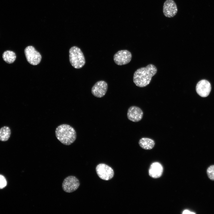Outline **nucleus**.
I'll list each match as a JSON object with an SVG mask.
<instances>
[{
  "mask_svg": "<svg viewBox=\"0 0 214 214\" xmlns=\"http://www.w3.org/2000/svg\"><path fill=\"white\" fill-rule=\"evenodd\" d=\"M157 71L156 67L152 64L139 68L134 73L133 82L138 87H145L150 83L152 77L156 74Z\"/></svg>",
  "mask_w": 214,
  "mask_h": 214,
  "instance_id": "nucleus-1",
  "label": "nucleus"
},
{
  "mask_svg": "<svg viewBox=\"0 0 214 214\" xmlns=\"http://www.w3.org/2000/svg\"><path fill=\"white\" fill-rule=\"evenodd\" d=\"M57 139L62 144L69 145L76 139V133L74 129L69 125L63 124L58 126L55 130Z\"/></svg>",
  "mask_w": 214,
  "mask_h": 214,
  "instance_id": "nucleus-2",
  "label": "nucleus"
},
{
  "mask_svg": "<svg viewBox=\"0 0 214 214\" xmlns=\"http://www.w3.org/2000/svg\"><path fill=\"white\" fill-rule=\"evenodd\" d=\"M69 60L71 65L75 68H82L85 64V58L81 49L74 46L70 49Z\"/></svg>",
  "mask_w": 214,
  "mask_h": 214,
  "instance_id": "nucleus-3",
  "label": "nucleus"
},
{
  "mask_svg": "<svg viewBox=\"0 0 214 214\" xmlns=\"http://www.w3.org/2000/svg\"><path fill=\"white\" fill-rule=\"evenodd\" d=\"M24 52L26 60L29 63L34 65L40 63L42 58L41 56L34 47L32 46L27 47Z\"/></svg>",
  "mask_w": 214,
  "mask_h": 214,
  "instance_id": "nucleus-4",
  "label": "nucleus"
},
{
  "mask_svg": "<svg viewBox=\"0 0 214 214\" xmlns=\"http://www.w3.org/2000/svg\"><path fill=\"white\" fill-rule=\"evenodd\" d=\"M80 185V182L77 178L74 176H70L64 179L62 187L64 192L70 193L76 190Z\"/></svg>",
  "mask_w": 214,
  "mask_h": 214,
  "instance_id": "nucleus-5",
  "label": "nucleus"
},
{
  "mask_svg": "<svg viewBox=\"0 0 214 214\" xmlns=\"http://www.w3.org/2000/svg\"><path fill=\"white\" fill-rule=\"evenodd\" d=\"M96 170L99 177L105 180L111 179L114 175L113 169L104 163H100L98 165L96 168Z\"/></svg>",
  "mask_w": 214,
  "mask_h": 214,
  "instance_id": "nucleus-6",
  "label": "nucleus"
},
{
  "mask_svg": "<svg viewBox=\"0 0 214 214\" xmlns=\"http://www.w3.org/2000/svg\"><path fill=\"white\" fill-rule=\"evenodd\" d=\"M132 54L129 51L121 50L118 51L114 56L113 59L115 63L119 65L127 64L131 60Z\"/></svg>",
  "mask_w": 214,
  "mask_h": 214,
  "instance_id": "nucleus-7",
  "label": "nucleus"
},
{
  "mask_svg": "<svg viewBox=\"0 0 214 214\" xmlns=\"http://www.w3.org/2000/svg\"><path fill=\"white\" fill-rule=\"evenodd\" d=\"M108 89V84L104 81L96 82L92 87L91 92L95 97L101 98L106 94Z\"/></svg>",
  "mask_w": 214,
  "mask_h": 214,
  "instance_id": "nucleus-8",
  "label": "nucleus"
},
{
  "mask_svg": "<svg viewBox=\"0 0 214 214\" xmlns=\"http://www.w3.org/2000/svg\"><path fill=\"white\" fill-rule=\"evenodd\" d=\"M178 9L177 5L173 0H166L163 7V12L166 17L171 18L177 14Z\"/></svg>",
  "mask_w": 214,
  "mask_h": 214,
  "instance_id": "nucleus-9",
  "label": "nucleus"
},
{
  "mask_svg": "<svg viewBox=\"0 0 214 214\" xmlns=\"http://www.w3.org/2000/svg\"><path fill=\"white\" fill-rule=\"evenodd\" d=\"M211 89V85L207 80L203 79L197 83L196 91L198 95L202 97H206L210 94Z\"/></svg>",
  "mask_w": 214,
  "mask_h": 214,
  "instance_id": "nucleus-10",
  "label": "nucleus"
},
{
  "mask_svg": "<svg viewBox=\"0 0 214 214\" xmlns=\"http://www.w3.org/2000/svg\"><path fill=\"white\" fill-rule=\"evenodd\" d=\"M143 114V112L139 107L132 106L128 109L127 116L129 120L133 122H137L142 119Z\"/></svg>",
  "mask_w": 214,
  "mask_h": 214,
  "instance_id": "nucleus-11",
  "label": "nucleus"
},
{
  "mask_svg": "<svg viewBox=\"0 0 214 214\" xmlns=\"http://www.w3.org/2000/svg\"><path fill=\"white\" fill-rule=\"evenodd\" d=\"M163 170V166L160 163L154 162L150 166L149 171V175L152 178H158L162 175Z\"/></svg>",
  "mask_w": 214,
  "mask_h": 214,
  "instance_id": "nucleus-12",
  "label": "nucleus"
},
{
  "mask_svg": "<svg viewBox=\"0 0 214 214\" xmlns=\"http://www.w3.org/2000/svg\"><path fill=\"white\" fill-rule=\"evenodd\" d=\"M139 144L142 148L149 150L153 148L155 143L153 140L148 138L143 137L139 140Z\"/></svg>",
  "mask_w": 214,
  "mask_h": 214,
  "instance_id": "nucleus-13",
  "label": "nucleus"
},
{
  "mask_svg": "<svg viewBox=\"0 0 214 214\" xmlns=\"http://www.w3.org/2000/svg\"><path fill=\"white\" fill-rule=\"evenodd\" d=\"M4 60L7 63L10 64L13 63L16 59L15 53L10 50H7L4 52L2 56Z\"/></svg>",
  "mask_w": 214,
  "mask_h": 214,
  "instance_id": "nucleus-14",
  "label": "nucleus"
},
{
  "mask_svg": "<svg viewBox=\"0 0 214 214\" xmlns=\"http://www.w3.org/2000/svg\"><path fill=\"white\" fill-rule=\"evenodd\" d=\"M11 130L8 126H4L0 129V141H7L10 137Z\"/></svg>",
  "mask_w": 214,
  "mask_h": 214,
  "instance_id": "nucleus-15",
  "label": "nucleus"
},
{
  "mask_svg": "<svg viewBox=\"0 0 214 214\" xmlns=\"http://www.w3.org/2000/svg\"><path fill=\"white\" fill-rule=\"evenodd\" d=\"M207 173L209 178L214 181V165H211L207 168Z\"/></svg>",
  "mask_w": 214,
  "mask_h": 214,
  "instance_id": "nucleus-16",
  "label": "nucleus"
},
{
  "mask_svg": "<svg viewBox=\"0 0 214 214\" xmlns=\"http://www.w3.org/2000/svg\"><path fill=\"white\" fill-rule=\"evenodd\" d=\"M7 181L5 177L0 174V189L5 188L7 185Z\"/></svg>",
  "mask_w": 214,
  "mask_h": 214,
  "instance_id": "nucleus-17",
  "label": "nucleus"
},
{
  "mask_svg": "<svg viewBox=\"0 0 214 214\" xmlns=\"http://www.w3.org/2000/svg\"><path fill=\"white\" fill-rule=\"evenodd\" d=\"M182 214H195V213L191 211L188 210H185L182 212Z\"/></svg>",
  "mask_w": 214,
  "mask_h": 214,
  "instance_id": "nucleus-18",
  "label": "nucleus"
}]
</instances>
